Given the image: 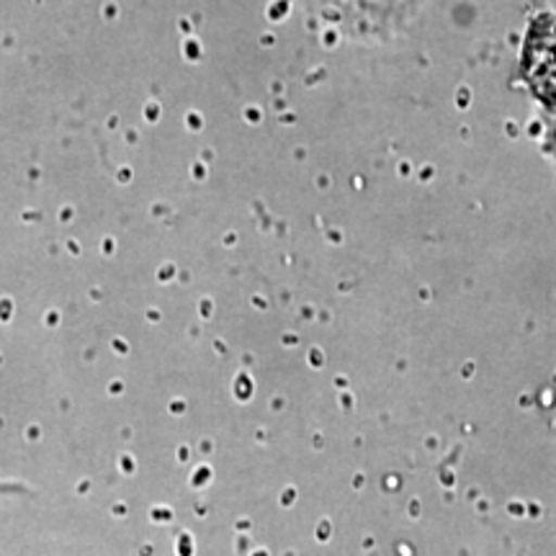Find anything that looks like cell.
I'll use <instances>...</instances> for the list:
<instances>
[{"instance_id":"cell-1","label":"cell","mask_w":556,"mask_h":556,"mask_svg":"<svg viewBox=\"0 0 556 556\" xmlns=\"http://www.w3.org/2000/svg\"><path fill=\"white\" fill-rule=\"evenodd\" d=\"M533 75H536L541 99H544L548 114H552L556 135V26L546 37H541L539 47L533 50Z\"/></svg>"}]
</instances>
